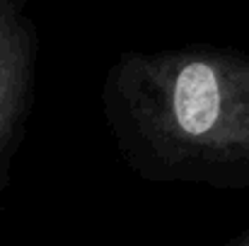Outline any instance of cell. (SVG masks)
<instances>
[{
    "instance_id": "1",
    "label": "cell",
    "mask_w": 249,
    "mask_h": 246,
    "mask_svg": "<svg viewBox=\"0 0 249 246\" xmlns=\"http://www.w3.org/2000/svg\"><path fill=\"white\" fill-rule=\"evenodd\" d=\"M102 109L121 160L141 179L249 191L247 53H121L107 70Z\"/></svg>"
},
{
    "instance_id": "3",
    "label": "cell",
    "mask_w": 249,
    "mask_h": 246,
    "mask_svg": "<svg viewBox=\"0 0 249 246\" xmlns=\"http://www.w3.org/2000/svg\"><path fill=\"white\" fill-rule=\"evenodd\" d=\"M230 246H249V234H245V237H240L237 242H232Z\"/></svg>"
},
{
    "instance_id": "2",
    "label": "cell",
    "mask_w": 249,
    "mask_h": 246,
    "mask_svg": "<svg viewBox=\"0 0 249 246\" xmlns=\"http://www.w3.org/2000/svg\"><path fill=\"white\" fill-rule=\"evenodd\" d=\"M36 29L24 5L0 0V188L24 138L36 75Z\"/></svg>"
}]
</instances>
